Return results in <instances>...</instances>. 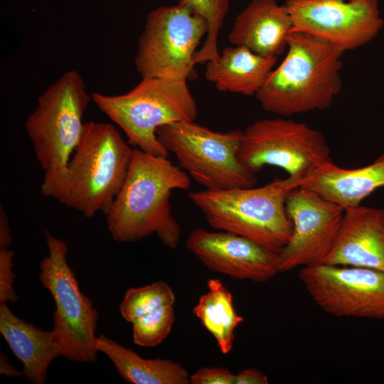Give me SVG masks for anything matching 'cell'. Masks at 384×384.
<instances>
[{
  "label": "cell",
  "instance_id": "obj_1",
  "mask_svg": "<svg viewBox=\"0 0 384 384\" xmlns=\"http://www.w3.org/2000/svg\"><path fill=\"white\" fill-rule=\"evenodd\" d=\"M190 183L189 175L168 156L134 149L122 186L105 214L112 238L129 242L156 234L164 246L176 249L181 228L173 215L171 196Z\"/></svg>",
  "mask_w": 384,
  "mask_h": 384
},
{
  "label": "cell",
  "instance_id": "obj_2",
  "mask_svg": "<svg viewBox=\"0 0 384 384\" xmlns=\"http://www.w3.org/2000/svg\"><path fill=\"white\" fill-rule=\"evenodd\" d=\"M110 123L85 122L65 169L43 178L41 193L90 218L105 215L124 181L132 149Z\"/></svg>",
  "mask_w": 384,
  "mask_h": 384
},
{
  "label": "cell",
  "instance_id": "obj_3",
  "mask_svg": "<svg viewBox=\"0 0 384 384\" xmlns=\"http://www.w3.org/2000/svg\"><path fill=\"white\" fill-rule=\"evenodd\" d=\"M287 53L256 97L262 108L281 117L324 110L342 87V55L338 48L292 31Z\"/></svg>",
  "mask_w": 384,
  "mask_h": 384
},
{
  "label": "cell",
  "instance_id": "obj_4",
  "mask_svg": "<svg viewBox=\"0 0 384 384\" xmlns=\"http://www.w3.org/2000/svg\"><path fill=\"white\" fill-rule=\"evenodd\" d=\"M303 181L288 176L260 187L204 189L188 196L212 228L245 236L279 252L293 230L286 210L287 196Z\"/></svg>",
  "mask_w": 384,
  "mask_h": 384
},
{
  "label": "cell",
  "instance_id": "obj_5",
  "mask_svg": "<svg viewBox=\"0 0 384 384\" xmlns=\"http://www.w3.org/2000/svg\"><path fill=\"white\" fill-rule=\"evenodd\" d=\"M99 110L124 132L129 145L144 152L168 156L156 137L159 127L176 122L194 121L198 108L186 80L142 78L127 93H92Z\"/></svg>",
  "mask_w": 384,
  "mask_h": 384
},
{
  "label": "cell",
  "instance_id": "obj_6",
  "mask_svg": "<svg viewBox=\"0 0 384 384\" xmlns=\"http://www.w3.org/2000/svg\"><path fill=\"white\" fill-rule=\"evenodd\" d=\"M91 98L74 70L64 73L38 97L25 128L43 178L53 177L66 167L80 141L83 114Z\"/></svg>",
  "mask_w": 384,
  "mask_h": 384
},
{
  "label": "cell",
  "instance_id": "obj_7",
  "mask_svg": "<svg viewBox=\"0 0 384 384\" xmlns=\"http://www.w3.org/2000/svg\"><path fill=\"white\" fill-rule=\"evenodd\" d=\"M242 136L240 129L214 132L194 121L170 123L159 127L156 137L172 153L181 168L205 189L225 190L255 186V173L238 160Z\"/></svg>",
  "mask_w": 384,
  "mask_h": 384
},
{
  "label": "cell",
  "instance_id": "obj_8",
  "mask_svg": "<svg viewBox=\"0 0 384 384\" xmlns=\"http://www.w3.org/2000/svg\"><path fill=\"white\" fill-rule=\"evenodd\" d=\"M48 255L40 263V280L51 294L55 310L53 329L62 346V356L70 361L93 363L97 358L95 330L98 313L79 287L67 260L68 245L45 232Z\"/></svg>",
  "mask_w": 384,
  "mask_h": 384
},
{
  "label": "cell",
  "instance_id": "obj_9",
  "mask_svg": "<svg viewBox=\"0 0 384 384\" xmlns=\"http://www.w3.org/2000/svg\"><path fill=\"white\" fill-rule=\"evenodd\" d=\"M208 23L179 2L161 6L147 16L134 64L142 78L186 80L193 77L194 55Z\"/></svg>",
  "mask_w": 384,
  "mask_h": 384
},
{
  "label": "cell",
  "instance_id": "obj_10",
  "mask_svg": "<svg viewBox=\"0 0 384 384\" xmlns=\"http://www.w3.org/2000/svg\"><path fill=\"white\" fill-rule=\"evenodd\" d=\"M324 134L305 123L284 117L256 121L242 131L239 161L256 174L266 166L304 180L331 160Z\"/></svg>",
  "mask_w": 384,
  "mask_h": 384
},
{
  "label": "cell",
  "instance_id": "obj_11",
  "mask_svg": "<svg viewBox=\"0 0 384 384\" xmlns=\"http://www.w3.org/2000/svg\"><path fill=\"white\" fill-rule=\"evenodd\" d=\"M299 277L311 299L326 313L384 319V272L322 263L302 267Z\"/></svg>",
  "mask_w": 384,
  "mask_h": 384
},
{
  "label": "cell",
  "instance_id": "obj_12",
  "mask_svg": "<svg viewBox=\"0 0 384 384\" xmlns=\"http://www.w3.org/2000/svg\"><path fill=\"white\" fill-rule=\"evenodd\" d=\"M292 31L341 50L358 48L376 37L384 21L378 0H286Z\"/></svg>",
  "mask_w": 384,
  "mask_h": 384
},
{
  "label": "cell",
  "instance_id": "obj_13",
  "mask_svg": "<svg viewBox=\"0 0 384 384\" xmlns=\"http://www.w3.org/2000/svg\"><path fill=\"white\" fill-rule=\"evenodd\" d=\"M286 210L293 230L278 252L279 272L324 263L336 242L345 210L299 186L288 194Z\"/></svg>",
  "mask_w": 384,
  "mask_h": 384
},
{
  "label": "cell",
  "instance_id": "obj_14",
  "mask_svg": "<svg viewBox=\"0 0 384 384\" xmlns=\"http://www.w3.org/2000/svg\"><path fill=\"white\" fill-rule=\"evenodd\" d=\"M186 247L208 269L234 279L265 282L279 272L278 252L233 233L196 228Z\"/></svg>",
  "mask_w": 384,
  "mask_h": 384
},
{
  "label": "cell",
  "instance_id": "obj_15",
  "mask_svg": "<svg viewBox=\"0 0 384 384\" xmlns=\"http://www.w3.org/2000/svg\"><path fill=\"white\" fill-rule=\"evenodd\" d=\"M325 264L384 272V208L358 206L345 210Z\"/></svg>",
  "mask_w": 384,
  "mask_h": 384
},
{
  "label": "cell",
  "instance_id": "obj_16",
  "mask_svg": "<svg viewBox=\"0 0 384 384\" xmlns=\"http://www.w3.org/2000/svg\"><path fill=\"white\" fill-rule=\"evenodd\" d=\"M293 28L284 6L275 0H252L237 16L228 39L264 57H278Z\"/></svg>",
  "mask_w": 384,
  "mask_h": 384
},
{
  "label": "cell",
  "instance_id": "obj_17",
  "mask_svg": "<svg viewBox=\"0 0 384 384\" xmlns=\"http://www.w3.org/2000/svg\"><path fill=\"white\" fill-rule=\"evenodd\" d=\"M0 332L23 363L26 378L33 383H44L49 365L62 356L57 332L53 329L42 330L17 317L4 302H0Z\"/></svg>",
  "mask_w": 384,
  "mask_h": 384
},
{
  "label": "cell",
  "instance_id": "obj_18",
  "mask_svg": "<svg viewBox=\"0 0 384 384\" xmlns=\"http://www.w3.org/2000/svg\"><path fill=\"white\" fill-rule=\"evenodd\" d=\"M300 186L344 210L358 206L375 191L384 187V153L369 165L357 169L339 167L331 159L306 178Z\"/></svg>",
  "mask_w": 384,
  "mask_h": 384
},
{
  "label": "cell",
  "instance_id": "obj_19",
  "mask_svg": "<svg viewBox=\"0 0 384 384\" xmlns=\"http://www.w3.org/2000/svg\"><path fill=\"white\" fill-rule=\"evenodd\" d=\"M277 61V57H264L244 46L227 47L216 62H208L205 77L220 91L256 95Z\"/></svg>",
  "mask_w": 384,
  "mask_h": 384
},
{
  "label": "cell",
  "instance_id": "obj_20",
  "mask_svg": "<svg viewBox=\"0 0 384 384\" xmlns=\"http://www.w3.org/2000/svg\"><path fill=\"white\" fill-rule=\"evenodd\" d=\"M96 348L106 355L117 371L133 384H188L190 375L179 363L169 359H146L103 335L97 337Z\"/></svg>",
  "mask_w": 384,
  "mask_h": 384
},
{
  "label": "cell",
  "instance_id": "obj_21",
  "mask_svg": "<svg viewBox=\"0 0 384 384\" xmlns=\"http://www.w3.org/2000/svg\"><path fill=\"white\" fill-rule=\"evenodd\" d=\"M207 287L193 314L215 338L221 353L228 354L233 346L235 329L244 319L235 311L233 295L220 279H208Z\"/></svg>",
  "mask_w": 384,
  "mask_h": 384
},
{
  "label": "cell",
  "instance_id": "obj_22",
  "mask_svg": "<svg viewBox=\"0 0 384 384\" xmlns=\"http://www.w3.org/2000/svg\"><path fill=\"white\" fill-rule=\"evenodd\" d=\"M176 297L171 287L164 281L129 289L119 305L122 316L132 323L143 315L163 306L174 304Z\"/></svg>",
  "mask_w": 384,
  "mask_h": 384
},
{
  "label": "cell",
  "instance_id": "obj_23",
  "mask_svg": "<svg viewBox=\"0 0 384 384\" xmlns=\"http://www.w3.org/2000/svg\"><path fill=\"white\" fill-rule=\"evenodd\" d=\"M201 16L208 23L207 36L201 48L194 55L195 63L216 62L220 54L217 39L223 21L227 15L230 0H179Z\"/></svg>",
  "mask_w": 384,
  "mask_h": 384
},
{
  "label": "cell",
  "instance_id": "obj_24",
  "mask_svg": "<svg viewBox=\"0 0 384 384\" xmlns=\"http://www.w3.org/2000/svg\"><path fill=\"white\" fill-rule=\"evenodd\" d=\"M175 321L174 304L163 306L134 320L132 324L134 343L155 347L169 335Z\"/></svg>",
  "mask_w": 384,
  "mask_h": 384
},
{
  "label": "cell",
  "instance_id": "obj_25",
  "mask_svg": "<svg viewBox=\"0 0 384 384\" xmlns=\"http://www.w3.org/2000/svg\"><path fill=\"white\" fill-rule=\"evenodd\" d=\"M14 252L0 248V302H15L17 295L14 289L15 275L12 271Z\"/></svg>",
  "mask_w": 384,
  "mask_h": 384
},
{
  "label": "cell",
  "instance_id": "obj_26",
  "mask_svg": "<svg viewBox=\"0 0 384 384\" xmlns=\"http://www.w3.org/2000/svg\"><path fill=\"white\" fill-rule=\"evenodd\" d=\"M235 374L223 367H204L190 375L192 384H235Z\"/></svg>",
  "mask_w": 384,
  "mask_h": 384
},
{
  "label": "cell",
  "instance_id": "obj_27",
  "mask_svg": "<svg viewBox=\"0 0 384 384\" xmlns=\"http://www.w3.org/2000/svg\"><path fill=\"white\" fill-rule=\"evenodd\" d=\"M268 378L265 374L255 368L240 370L235 375V384H267Z\"/></svg>",
  "mask_w": 384,
  "mask_h": 384
},
{
  "label": "cell",
  "instance_id": "obj_28",
  "mask_svg": "<svg viewBox=\"0 0 384 384\" xmlns=\"http://www.w3.org/2000/svg\"><path fill=\"white\" fill-rule=\"evenodd\" d=\"M9 220L4 209H0V248H8L11 245Z\"/></svg>",
  "mask_w": 384,
  "mask_h": 384
},
{
  "label": "cell",
  "instance_id": "obj_29",
  "mask_svg": "<svg viewBox=\"0 0 384 384\" xmlns=\"http://www.w3.org/2000/svg\"><path fill=\"white\" fill-rule=\"evenodd\" d=\"M0 373L7 376L18 377L23 374L14 368L9 363L6 356L1 353L0 354Z\"/></svg>",
  "mask_w": 384,
  "mask_h": 384
}]
</instances>
